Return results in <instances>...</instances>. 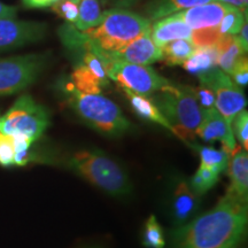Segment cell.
Returning a JSON list of instances; mask_svg holds the SVG:
<instances>
[{
  "instance_id": "cell-1",
  "label": "cell",
  "mask_w": 248,
  "mask_h": 248,
  "mask_svg": "<svg viewBox=\"0 0 248 248\" xmlns=\"http://www.w3.org/2000/svg\"><path fill=\"white\" fill-rule=\"evenodd\" d=\"M247 202L226 193L209 212L179 226L175 248H235L247 228Z\"/></svg>"
},
{
  "instance_id": "cell-2",
  "label": "cell",
  "mask_w": 248,
  "mask_h": 248,
  "mask_svg": "<svg viewBox=\"0 0 248 248\" xmlns=\"http://www.w3.org/2000/svg\"><path fill=\"white\" fill-rule=\"evenodd\" d=\"M71 110L86 125L106 137H121L131 131L133 125L123 115L115 102L101 94H88L74 88L69 80L61 89Z\"/></svg>"
},
{
  "instance_id": "cell-3",
  "label": "cell",
  "mask_w": 248,
  "mask_h": 248,
  "mask_svg": "<svg viewBox=\"0 0 248 248\" xmlns=\"http://www.w3.org/2000/svg\"><path fill=\"white\" fill-rule=\"evenodd\" d=\"M152 22L140 14L125 8H111L102 12L98 27L85 30L91 52L98 57L101 52L114 53L128 43L145 33H151Z\"/></svg>"
},
{
  "instance_id": "cell-4",
  "label": "cell",
  "mask_w": 248,
  "mask_h": 248,
  "mask_svg": "<svg viewBox=\"0 0 248 248\" xmlns=\"http://www.w3.org/2000/svg\"><path fill=\"white\" fill-rule=\"evenodd\" d=\"M68 168L99 190L111 197H126L132 184L119 162L100 150H82L68 159Z\"/></svg>"
},
{
  "instance_id": "cell-5",
  "label": "cell",
  "mask_w": 248,
  "mask_h": 248,
  "mask_svg": "<svg viewBox=\"0 0 248 248\" xmlns=\"http://www.w3.org/2000/svg\"><path fill=\"white\" fill-rule=\"evenodd\" d=\"M152 100L172 126L173 135L190 146L203 111L195 97L194 88L170 82L154 93Z\"/></svg>"
},
{
  "instance_id": "cell-6",
  "label": "cell",
  "mask_w": 248,
  "mask_h": 248,
  "mask_svg": "<svg viewBox=\"0 0 248 248\" xmlns=\"http://www.w3.org/2000/svg\"><path fill=\"white\" fill-rule=\"evenodd\" d=\"M51 123L49 111L29 94L14 102L5 115L0 116V131L5 135L21 133L33 141L44 135Z\"/></svg>"
},
{
  "instance_id": "cell-7",
  "label": "cell",
  "mask_w": 248,
  "mask_h": 248,
  "mask_svg": "<svg viewBox=\"0 0 248 248\" xmlns=\"http://www.w3.org/2000/svg\"><path fill=\"white\" fill-rule=\"evenodd\" d=\"M48 53L27 54L0 60V95L14 94L36 82L47 67Z\"/></svg>"
},
{
  "instance_id": "cell-8",
  "label": "cell",
  "mask_w": 248,
  "mask_h": 248,
  "mask_svg": "<svg viewBox=\"0 0 248 248\" xmlns=\"http://www.w3.org/2000/svg\"><path fill=\"white\" fill-rule=\"evenodd\" d=\"M106 73L109 79L115 80L122 89H128L146 97L160 91L170 83L169 79L159 75L150 66H140L114 59L106 68Z\"/></svg>"
},
{
  "instance_id": "cell-9",
  "label": "cell",
  "mask_w": 248,
  "mask_h": 248,
  "mask_svg": "<svg viewBox=\"0 0 248 248\" xmlns=\"http://www.w3.org/2000/svg\"><path fill=\"white\" fill-rule=\"evenodd\" d=\"M198 77L200 85L207 86L214 92L215 108L231 125L235 115L246 108L247 100L243 90L228 74L217 67Z\"/></svg>"
},
{
  "instance_id": "cell-10",
  "label": "cell",
  "mask_w": 248,
  "mask_h": 248,
  "mask_svg": "<svg viewBox=\"0 0 248 248\" xmlns=\"http://www.w3.org/2000/svg\"><path fill=\"white\" fill-rule=\"evenodd\" d=\"M47 24L35 21L0 20V49L21 47L44 38Z\"/></svg>"
},
{
  "instance_id": "cell-11",
  "label": "cell",
  "mask_w": 248,
  "mask_h": 248,
  "mask_svg": "<svg viewBox=\"0 0 248 248\" xmlns=\"http://www.w3.org/2000/svg\"><path fill=\"white\" fill-rule=\"evenodd\" d=\"M202 110V120L195 130V136L206 142L221 141L222 150L230 155L237 147V140L232 132L231 125L215 107Z\"/></svg>"
},
{
  "instance_id": "cell-12",
  "label": "cell",
  "mask_w": 248,
  "mask_h": 248,
  "mask_svg": "<svg viewBox=\"0 0 248 248\" xmlns=\"http://www.w3.org/2000/svg\"><path fill=\"white\" fill-rule=\"evenodd\" d=\"M109 54L114 60L140 64V66H150L154 62L162 60L161 47L155 44L151 33H145L133 39L119 51Z\"/></svg>"
},
{
  "instance_id": "cell-13",
  "label": "cell",
  "mask_w": 248,
  "mask_h": 248,
  "mask_svg": "<svg viewBox=\"0 0 248 248\" xmlns=\"http://www.w3.org/2000/svg\"><path fill=\"white\" fill-rule=\"evenodd\" d=\"M230 5L223 4L219 1H212L208 4L195 6V7L184 9V11L175 13L186 26H188L192 30L201 29V28H213L218 27L223 16Z\"/></svg>"
},
{
  "instance_id": "cell-14",
  "label": "cell",
  "mask_w": 248,
  "mask_h": 248,
  "mask_svg": "<svg viewBox=\"0 0 248 248\" xmlns=\"http://www.w3.org/2000/svg\"><path fill=\"white\" fill-rule=\"evenodd\" d=\"M200 206V197L191 190L190 184L181 179L173 190L170 210L176 225L182 226L193 219Z\"/></svg>"
},
{
  "instance_id": "cell-15",
  "label": "cell",
  "mask_w": 248,
  "mask_h": 248,
  "mask_svg": "<svg viewBox=\"0 0 248 248\" xmlns=\"http://www.w3.org/2000/svg\"><path fill=\"white\" fill-rule=\"evenodd\" d=\"M230 177L229 193L241 201L247 202L248 197V155L241 146H237L230 154L228 164Z\"/></svg>"
},
{
  "instance_id": "cell-16",
  "label": "cell",
  "mask_w": 248,
  "mask_h": 248,
  "mask_svg": "<svg viewBox=\"0 0 248 248\" xmlns=\"http://www.w3.org/2000/svg\"><path fill=\"white\" fill-rule=\"evenodd\" d=\"M192 29L183 22L176 14L157 20L151 28V37L159 47L172 40L191 38Z\"/></svg>"
},
{
  "instance_id": "cell-17",
  "label": "cell",
  "mask_w": 248,
  "mask_h": 248,
  "mask_svg": "<svg viewBox=\"0 0 248 248\" xmlns=\"http://www.w3.org/2000/svg\"><path fill=\"white\" fill-rule=\"evenodd\" d=\"M122 90L125 97L128 98L130 106H131L132 110L136 113V115L142 120L148 121V122L159 124V125L163 126L164 129H167L168 131L173 133L172 126L166 120V117L162 115V113L159 110L156 105L154 104V101L152 100V98L146 97V95L138 94V93L130 91L128 89Z\"/></svg>"
},
{
  "instance_id": "cell-18",
  "label": "cell",
  "mask_w": 248,
  "mask_h": 248,
  "mask_svg": "<svg viewBox=\"0 0 248 248\" xmlns=\"http://www.w3.org/2000/svg\"><path fill=\"white\" fill-rule=\"evenodd\" d=\"M212 1H216V0H151L145 6V14H146L145 17L152 22V21H157L184 9L208 4Z\"/></svg>"
},
{
  "instance_id": "cell-19",
  "label": "cell",
  "mask_w": 248,
  "mask_h": 248,
  "mask_svg": "<svg viewBox=\"0 0 248 248\" xmlns=\"http://www.w3.org/2000/svg\"><path fill=\"white\" fill-rule=\"evenodd\" d=\"M217 58H218V54H217L215 46L197 47L182 66L192 75L200 76L217 66Z\"/></svg>"
},
{
  "instance_id": "cell-20",
  "label": "cell",
  "mask_w": 248,
  "mask_h": 248,
  "mask_svg": "<svg viewBox=\"0 0 248 248\" xmlns=\"http://www.w3.org/2000/svg\"><path fill=\"white\" fill-rule=\"evenodd\" d=\"M69 79L73 83L74 88L78 90L79 92L88 93V94H101L102 89L109 86L101 79H99L88 67L80 62L74 68Z\"/></svg>"
},
{
  "instance_id": "cell-21",
  "label": "cell",
  "mask_w": 248,
  "mask_h": 248,
  "mask_svg": "<svg viewBox=\"0 0 248 248\" xmlns=\"http://www.w3.org/2000/svg\"><path fill=\"white\" fill-rule=\"evenodd\" d=\"M78 18L74 26L76 29L85 31L98 27L102 20V11L99 0H79Z\"/></svg>"
},
{
  "instance_id": "cell-22",
  "label": "cell",
  "mask_w": 248,
  "mask_h": 248,
  "mask_svg": "<svg viewBox=\"0 0 248 248\" xmlns=\"http://www.w3.org/2000/svg\"><path fill=\"white\" fill-rule=\"evenodd\" d=\"M194 46L187 39L172 40L161 47L162 60L168 66H182L194 51Z\"/></svg>"
},
{
  "instance_id": "cell-23",
  "label": "cell",
  "mask_w": 248,
  "mask_h": 248,
  "mask_svg": "<svg viewBox=\"0 0 248 248\" xmlns=\"http://www.w3.org/2000/svg\"><path fill=\"white\" fill-rule=\"evenodd\" d=\"M200 155L201 164L213 169L217 173H223L226 171L229 164L230 155L224 150H216L209 146H201L198 148Z\"/></svg>"
},
{
  "instance_id": "cell-24",
  "label": "cell",
  "mask_w": 248,
  "mask_h": 248,
  "mask_svg": "<svg viewBox=\"0 0 248 248\" xmlns=\"http://www.w3.org/2000/svg\"><path fill=\"white\" fill-rule=\"evenodd\" d=\"M219 173L214 171L213 169L208 167L200 164L199 169L194 173L193 177L191 178L190 184L191 190L194 192L198 197H201L204 193H207L214 185L216 184L219 178Z\"/></svg>"
},
{
  "instance_id": "cell-25",
  "label": "cell",
  "mask_w": 248,
  "mask_h": 248,
  "mask_svg": "<svg viewBox=\"0 0 248 248\" xmlns=\"http://www.w3.org/2000/svg\"><path fill=\"white\" fill-rule=\"evenodd\" d=\"M141 243L146 248H164L166 246L163 230L154 215L148 217L145 223Z\"/></svg>"
},
{
  "instance_id": "cell-26",
  "label": "cell",
  "mask_w": 248,
  "mask_h": 248,
  "mask_svg": "<svg viewBox=\"0 0 248 248\" xmlns=\"http://www.w3.org/2000/svg\"><path fill=\"white\" fill-rule=\"evenodd\" d=\"M244 55H246V52L244 51L238 36H235L232 44L229 46L224 52L218 54V58H217V66L219 67V69L223 70L229 75V74L231 73L232 68H233L235 64V62L239 60L241 57H244Z\"/></svg>"
},
{
  "instance_id": "cell-27",
  "label": "cell",
  "mask_w": 248,
  "mask_h": 248,
  "mask_svg": "<svg viewBox=\"0 0 248 248\" xmlns=\"http://www.w3.org/2000/svg\"><path fill=\"white\" fill-rule=\"evenodd\" d=\"M245 17H247V14H244L243 12L235 7H230L223 16L221 23L218 24V31L221 35H234L237 36L243 27Z\"/></svg>"
},
{
  "instance_id": "cell-28",
  "label": "cell",
  "mask_w": 248,
  "mask_h": 248,
  "mask_svg": "<svg viewBox=\"0 0 248 248\" xmlns=\"http://www.w3.org/2000/svg\"><path fill=\"white\" fill-rule=\"evenodd\" d=\"M219 36H221V33H219L217 27L201 28V29L192 30L190 42L195 48L210 47V46H215Z\"/></svg>"
},
{
  "instance_id": "cell-29",
  "label": "cell",
  "mask_w": 248,
  "mask_h": 248,
  "mask_svg": "<svg viewBox=\"0 0 248 248\" xmlns=\"http://www.w3.org/2000/svg\"><path fill=\"white\" fill-rule=\"evenodd\" d=\"M232 132L234 138L239 141L240 146L245 151L248 150V113L247 110H241L238 113L231 123Z\"/></svg>"
},
{
  "instance_id": "cell-30",
  "label": "cell",
  "mask_w": 248,
  "mask_h": 248,
  "mask_svg": "<svg viewBox=\"0 0 248 248\" xmlns=\"http://www.w3.org/2000/svg\"><path fill=\"white\" fill-rule=\"evenodd\" d=\"M51 7L58 16L64 18L68 23L74 24L78 18V6L70 0H58Z\"/></svg>"
},
{
  "instance_id": "cell-31",
  "label": "cell",
  "mask_w": 248,
  "mask_h": 248,
  "mask_svg": "<svg viewBox=\"0 0 248 248\" xmlns=\"http://www.w3.org/2000/svg\"><path fill=\"white\" fill-rule=\"evenodd\" d=\"M15 150L13 139L9 135L0 132V166L12 167L14 166Z\"/></svg>"
},
{
  "instance_id": "cell-32",
  "label": "cell",
  "mask_w": 248,
  "mask_h": 248,
  "mask_svg": "<svg viewBox=\"0 0 248 248\" xmlns=\"http://www.w3.org/2000/svg\"><path fill=\"white\" fill-rule=\"evenodd\" d=\"M231 79L240 88H244L248 84V60L247 55L241 57L239 60L235 62L232 68L231 73L229 74Z\"/></svg>"
},
{
  "instance_id": "cell-33",
  "label": "cell",
  "mask_w": 248,
  "mask_h": 248,
  "mask_svg": "<svg viewBox=\"0 0 248 248\" xmlns=\"http://www.w3.org/2000/svg\"><path fill=\"white\" fill-rule=\"evenodd\" d=\"M194 93L202 109H209V108L215 107V94L209 88L200 85L199 88H194Z\"/></svg>"
},
{
  "instance_id": "cell-34",
  "label": "cell",
  "mask_w": 248,
  "mask_h": 248,
  "mask_svg": "<svg viewBox=\"0 0 248 248\" xmlns=\"http://www.w3.org/2000/svg\"><path fill=\"white\" fill-rule=\"evenodd\" d=\"M140 0H99L104 7H107L108 9L111 8H125L128 9L130 7H133L138 4Z\"/></svg>"
},
{
  "instance_id": "cell-35",
  "label": "cell",
  "mask_w": 248,
  "mask_h": 248,
  "mask_svg": "<svg viewBox=\"0 0 248 248\" xmlns=\"http://www.w3.org/2000/svg\"><path fill=\"white\" fill-rule=\"evenodd\" d=\"M17 8L0 2V20H14L16 17Z\"/></svg>"
},
{
  "instance_id": "cell-36",
  "label": "cell",
  "mask_w": 248,
  "mask_h": 248,
  "mask_svg": "<svg viewBox=\"0 0 248 248\" xmlns=\"http://www.w3.org/2000/svg\"><path fill=\"white\" fill-rule=\"evenodd\" d=\"M24 6L29 8H46L51 7L58 0H22Z\"/></svg>"
},
{
  "instance_id": "cell-37",
  "label": "cell",
  "mask_w": 248,
  "mask_h": 248,
  "mask_svg": "<svg viewBox=\"0 0 248 248\" xmlns=\"http://www.w3.org/2000/svg\"><path fill=\"white\" fill-rule=\"evenodd\" d=\"M247 21H248V17H245L244 24L239 31V36H238V38H239V40H240V44H241V46H243L245 52H247V49H248V23H247Z\"/></svg>"
},
{
  "instance_id": "cell-38",
  "label": "cell",
  "mask_w": 248,
  "mask_h": 248,
  "mask_svg": "<svg viewBox=\"0 0 248 248\" xmlns=\"http://www.w3.org/2000/svg\"><path fill=\"white\" fill-rule=\"evenodd\" d=\"M216 1L223 2V4L230 5L232 7H235L237 9H239V11L243 12L244 14H247L248 12L247 6L244 4V0H216Z\"/></svg>"
},
{
  "instance_id": "cell-39",
  "label": "cell",
  "mask_w": 248,
  "mask_h": 248,
  "mask_svg": "<svg viewBox=\"0 0 248 248\" xmlns=\"http://www.w3.org/2000/svg\"><path fill=\"white\" fill-rule=\"evenodd\" d=\"M70 1L75 2V4H78V1H79V0H70Z\"/></svg>"
},
{
  "instance_id": "cell-40",
  "label": "cell",
  "mask_w": 248,
  "mask_h": 248,
  "mask_svg": "<svg viewBox=\"0 0 248 248\" xmlns=\"http://www.w3.org/2000/svg\"><path fill=\"white\" fill-rule=\"evenodd\" d=\"M0 132H1V131H0Z\"/></svg>"
}]
</instances>
